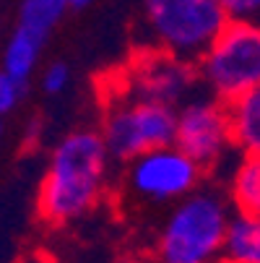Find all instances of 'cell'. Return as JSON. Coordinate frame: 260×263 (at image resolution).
Returning <instances> with one entry per match:
<instances>
[{
    "label": "cell",
    "instance_id": "7c38bea8",
    "mask_svg": "<svg viewBox=\"0 0 260 263\" xmlns=\"http://www.w3.org/2000/svg\"><path fill=\"white\" fill-rule=\"evenodd\" d=\"M232 206L237 214L260 216V157L245 154L232 177Z\"/></svg>",
    "mask_w": 260,
    "mask_h": 263
},
{
    "label": "cell",
    "instance_id": "9a60e30c",
    "mask_svg": "<svg viewBox=\"0 0 260 263\" xmlns=\"http://www.w3.org/2000/svg\"><path fill=\"white\" fill-rule=\"evenodd\" d=\"M70 84V70L65 63H52L45 73H42V89L47 94H63Z\"/></svg>",
    "mask_w": 260,
    "mask_h": 263
},
{
    "label": "cell",
    "instance_id": "30bf717a",
    "mask_svg": "<svg viewBox=\"0 0 260 263\" xmlns=\"http://www.w3.org/2000/svg\"><path fill=\"white\" fill-rule=\"evenodd\" d=\"M218 263H260V216L237 214L229 219Z\"/></svg>",
    "mask_w": 260,
    "mask_h": 263
},
{
    "label": "cell",
    "instance_id": "5bb4252c",
    "mask_svg": "<svg viewBox=\"0 0 260 263\" xmlns=\"http://www.w3.org/2000/svg\"><path fill=\"white\" fill-rule=\"evenodd\" d=\"M24 94H26V81L11 76L8 70H0V115H8Z\"/></svg>",
    "mask_w": 260,
    "mask_h": 263
},
{
    "label": "cell",
    "instance_id": "52a82bcc",
    "mask_svg": "<svg viewBox=\"0 0 260 263\" xmlns=\"http://www.w3.org/2000/svg\"><path fill=\"white\" fill-rule=\"evenodd\" d=\"M203 167L177 143L156 146L128 162L130 191L146 201L169 203L193 193L201 185Z\"/></svg>",
    "mask_w": 260,
    "mask_h": 263
},
{
    "label": "cell",
    "instance_id": "8fae6325",
    "mask_svg": "<svg viewBox=\"0 0 260 263\" xmlns=\"http://www.w3.org/2000/svg\"><path fill=\"white\" fill-rule=\"evenodd\" d=\"M45 42H47V40L36 36L34 31L16 26L13 36H11L8 45H6L3 70H8L11 76H16V79H21V81H29L31 70L36 68V60H39V55H42Z\"/></svg>",
    "mask_w": 260,
    "mask_h": 263
},
{
    "label": "cell",
    "instance_id": "7a4b0ae2",
    "mask_svg": "<svg viewBox=\"0 0 260 263\" xmlns=\"http://www.w3.org/2000/svg\"><path fill=\"white\" fill-rule=\"evenodd\" d=\"M229 219L224 198L195 187L167 216L156 242V263H216Z\"/></svg>",
    "mask_w": 260,
    "mask_h": 263
},
{
    "label": "cell",
    "instance_id": "8992f818",
    "mask_svg": "<svg viewBox=\"0 0 260 263\" xmlns=\"http://www.w3.org/2000/svg\"><path fill=\"white\" fill-rule=\"evenodd\" d=\"M198 65L190 58H182L164 47L141 50L130 65L123 70L125 97L151 99L162 104H182L188 102L198 84Z\"/></svg>",
    "mask_w": 260,
    "mask_h": 263
},
{
    "label": "cell",
    "instance_id": "6da1fadb",
    "mask_svg": "<svg viewBox=\"0 0 260 263\" xmlns=\"http://www.w3.org/2000/svg\"><path fill=\"white\" fill-rule=\"evenodd\" d=\"M109 154L99 130L81 128L68 133L55 148L39 185L36 211L50 227L86 216L102 201Z\"/></svg>",
    "mask_w": 260,
    "mask_h": 263
},
{
    "label": "cell",
    "instance_id": "ac0fdd59",
    "mask_svg": "<svg viewBox=\"0 0 260 263\" xmlns=\"http://www.w3.org/2000/svg\"><path fill=\"white\" fill-rule=\"evenodd\" d=\"M109 263H146V260L133 258V255H123V258H115V260H109Z\"/></svg>",
    "mask_w": 260,
    "mask_h": 263
},
{
    "label": "cell",
    "instance_id": "9c48e42d",
    "mask_svg": "<svg viewBox=\"0 0 260 263\" xmlns=\"http://www.w3.org/2000/svg\"><path fill=\"white\" fill-rule=\"evenodd\" d=\"M227 112L232 125V143L242 154L260 157V86L227 102Z\"/></svg>",
    "mask_w": 260,
    "mask_h": 263
},
{
    "label": "cell",
    "instance_id": "d6986e66",
    "mask_svg": "<svg viewBox=\"0 0 260 263\" xmlns=\"http://www.w3.org/2000/svg\"><path fill=\"white\" fill-rule=\"evenodd\" d=\"M68 3L73 6V8H84V6H89L91 0H68Z\"/></svg>",
    "mask_w": 260,
    "mask_h": 263
},
{
    "label": "cell",
    "instance_id": "5b68a950",
    "mask_svg": "<svg viewBox=\"0 0 260 263\" xmlns=\"http://www.w3.org/2000/svg\"><path fill=\"white\" fill-rule=\"evenodd\" d=\"M143 11L159 47L190 60L229 18L221 0H143Z\"/></svg>",
    "mask_w": 260,
    "mask_h": 263
},
{
    "label": "cell",
    "instance_id": "e0dca14e",
    "mask_svg": "<svg viewBox=\"0 0 260 263\" xmlns=\"http://www.w3.org/2000/svg\"><path fill=\"white\" fill-rule=\"evenodd\" d=\"M16 263H57V258L50 255V253H45V250H31V253L21 255Z\"/></svg>",
    "mask_w": 260,
    "mask_h": 263
},
{
    "label": "cell",
    "instance_id": "ba28073f",
    "mask_svg": "<svg viewBox=\"0 0 260 263\" xmlns=\"http://www.w3.org/2000/svg\"><path fill=\"white\" fill-rule=\"evenodd\" d=\"M174 143L188 157H193L203 170L213 167L229 152V146H234L227 102L216 97L182 102L177 109Z\"/></svg>",
    "mask_w": 260,
    "mask_h": 263
},
{
    "label": "cell",
    "instance_id": "2e32d148",
    "mask_svg": "<svg viewBox=\"0 0 260 263\" xmlns=\"http://www.w3.org/2000/svg\"><path fill=\"white\" fill-rule=\"evenodd\" d=\"M229 18H252L260 21V0H221Z\"/></svg>",
    "mask_w": 260,
    "mask_h": 263
},
{
    "label": "cell",
    "instance_id": "4fadbf2b",
    "mask_svg": "<svg viewBox=\"0 0 260 263\" xmlns=\"http://www.w3.org/2000/svg\"><path fill=\"white\" fill-rule=\"evenodd\" d=\"M68 8H70L68 0H24L18 26L34 31L36 36H42V40H47L50 31L57 26V21L63 18V13Z\"/></svg>",
    "mask_w": 260,
    "mask_h": 263
},
{
    "label": "cell",
    "instance_id": "3957f363",
    "mask_svg": "<svg viewBox=\"0 0 260 263\" xmlns=\"http://www.w3.org/2000/svg\"><path fill=\"white\" fill-rule=\"evenodd\" d=\"M195 65L201 81L221 102L260 86V21L227 18Z\"/></svg>",
    "mask_w": 260,
    "mask_h": 263
},
{
    "label": "cell",
    "instance_id": "277c9868",
    "mask_svg": "<svg viewBox=\"0 0 260 263\" xmlns=\"http://www.w3.org/2000/svg\"><path fill=\"white\" fill-rule=\"evenodd\" d=\"M174 128L177 107L123 97L107 109L99 133L104 138L109 159L130 162L148 148L174 143Z\"/></svg>",
    "mask_w": 260,
    "mask_h": 263
}]
</instances>
